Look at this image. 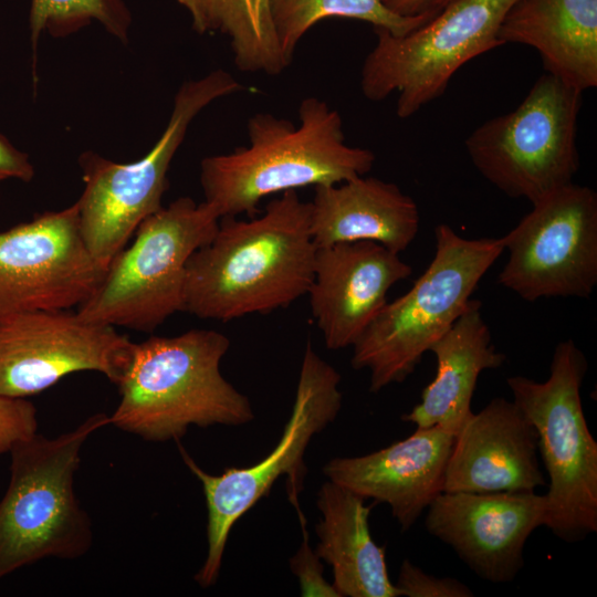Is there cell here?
<instances>
[{"label": "cell", "mask_w": 597, "mask_h": 597, "mask_svg": "<svg viewBox=\"0 0 597 597\" xmlns=\"http://www.w3.org/2000/svg\"><path fill=\"white\" fill-rule=\"evenodd\" d=\"M545 484L534 426L513 400L496 397L455 434L442 492H527Z\"/></svg>", "instance_id": "18"}, {"label": "cell", "mask_w": 597, "mask_h": 597, "mask_svg": "<svg viewBox=\"0 0 597 597\" xmlns=\"http://www.w3.org/2000/svg\"><path fill=\"white\" fill-rule=\"evenodd\" d=\"M587 366L584 353L567 339L556 345L545 381L506 379L513 401L535 428L548 473L544 526L567 543L597 532V442L580 398Z\"/></svg>", "instance_id": "6"}, {"label": "cell", "mask_w": 597, "mask_h": 597, "mask_svg": "<svg viewBox=\"0 0 597 597\" xmlns=\"http://www.w3.org/2000/svg\"><path fill=\"white\" fill-rule=\"evenodd\" d=\"M454 438L440 426L417 428L408 438L368 454L334 458L323 472L363 499L387 504L406 532L442 492Z\"/></svg>", "instance_id": "17"}, {"label": "cell", "mask_w": 597, "mask_h": 597, "mask_svg": "<svg viewBox=\"0 0 597 597\" xmlns=\"http://www.w3.org/2000/svg\"><path fill=\"white\" fill-rule=\"evenodd\" d=\"M34 168L29 156L17 149L4 136L0 135V181L19 179L30 181Z\"/></svg>", "instance_id": "29"}, {"label": "cell", "mask_w": 597, "mask_h": 597, "mask_svg": "<svg viewBox=\"0 0 597 597\" xmlns=\"http://www.w3.org/2000/svg\"><path fill=\"white\" fill-rule=\"evenodd\" d=\"M303 541L297 552L290 559V568L297 577L303 597H339L332 583L324 575L322 559L311 547L306 524L301 525Z\"/></svg>", "instance_id": "28"}, {"label": "cell", "mask_w": 597, "mask_h": 597, "mask_svg": "<svg viewBox=\"0 0 597 597\" xmlns=\"http://www.w3.org/2000/svg\"><path fill=\"white\" fill-rule=\"evenodd\" d=\"M38 432L36 409L25 398L0 395V455Z\"/></svg>", "instance_id": "27"}, {"label": "cell", "mask_w": 597, "mask_h": 597, "mask_svg": "<svg viewBox=\"0 0 597 597\" xmlns=\"http://www.w3.org/2000/svg\"><path fill=\"white\" fill-rule=\"evenodd\" d=\"M517 0H454L419 28L395 35L374 29L376 43L360 71V90L371 102L397 94L405 119L440 97L465 63L503 45L500 27Z\"/></svg>", "instance_id": "11"}, {"label": "cell", "mask_w": 597, "mask_h": 597, "mask_svg": "<svg viewBox=\"0 0 597 597\" xmlns=\"http://www.w3.org/2000/svg\"><path fill=\"white\" fill-rule=\"evenodd\" d=\"M399 596L407 597H472L473 591L462 582L439 578L425 573L410 561L404 559L397 584Z\"/></svg>", "instance_id": "26"}, {"label": "cell", "mask_w": 597, "mask_h": 597, "mask_svg": "<svg viewBox=\"0 0 597 597\" xmlns=\"http://www.w3.org/2000/svg\"><path fill=\"white\" fill-rule=\"evenodd\" d=\"M545 494L527 492H441L428 506L427 531L449 545L480 578L514 580L535 528L545 525Z\"/></svg>", "instance_id": "15"}, {"label": "cell", "mask_w": 597, "mask_h": 597, "mask_svg": "<svg viewBox=\"0 0 597 597\" xmlns=\"http://www.w3.org/2000/svg\"><path fill=\"white\" fill-rule=\"evenodd\" d=\"M219 221L210 203L189 197L161 207L139 224L76 313L93 323L155 331L184 311L187 263L213 238Z\"/></svg>", "instance_id": "7"}, {"label": "cell", "mask_w": 597, "mask_h": 597, "mask_svg": "<svg viewBox=\"0 0 597 597\" xmlns=\"http://www.w3.org/2000/svg\"><path fill=\"white\" fill-rule=\"evenodd\" d=\"M92 20L98 21L119 40H127L130 15L123 0H31L30 31L33 50L44 30L54 36H64Z\"/></svg>", "instance_id": "25"}, {"label": "cell", "mask_w": 597, "mask_h": 597, "mask_svg": "<svg viewBox=\"0 0 597 597\" xmlns=\"http://www.w3.org/2000/svg\"><path fill=\"white\" fill-rule=\"evenodd\" d=\"M350 490L327 480L318 490L321 520L314 549L333 572L339 597H399L387 570L385 548L369 530L373 505Z\"/></svg>", "instance_id": "22"}, {"label": "cell", "mask_w": 597, "mask_h": 597, "mask_svg": "<svg viewBox=\"0 0 597 597\" xmlns=\"http://www.w3.org/2000/svg\"><path fill=\"white\" fill-rule=\"evenodd\" d=\"M229 347L230 339L213 329L135 343L109 425L146 441L178 442L191 426L249 423V398L221 374Z\"/></svg>", "instance_id": "3"}, {"label": "cell", "mask_w": 597, "mask_h": 597, "mask_svg": "<svg viewBox=\"0 0 597 597\" xmlns=\"http://www.w3.org/2000/svg\"><path fill=\"white\" fill-rule=\"evenodd\" d=\"M583 94L545 72L516 108L467 137L475 169L503 193L531 203L574 182Z\"/></svg>", "instance_id": "10"}, {"label": "cell", "mask_w": 597, "mask_h": 597, "mask_svg": "<svg viewBox=\"0 0 597 597\" xmlns=\"http://www.w3.org/2000/svg\"><path fill=\"white\" fill-rule=\"evenodd\" d=\"M436 252L411 289L387 302L353 347L350 365L369 371V390L404 381L425 353L471 303L481 279L503 253L501 238L467 239L450 226L434 229Z\"/></svg>", "instance_id": "5"}, {"label": "cell", "mask_w": 597, "mask_h": 597, "mask_svg": "<svg viewBox=\"0 0 597 597\" xmlns=\"http://www.w3.org/2000/svg\"><path fill=\"white\" fill-rule=\"evenodd\" d=\"M244 90L218 69L185 82L174 98L168 124L153 148L133 163H115L95 153L80 157L84 190L76 201L80 231L95 261L107 269L139 224L157 212L167 172L193 118L213 101Z\"/></svg>", "instance_id": "9"}, {"label": "cell", "mask_w": 597, "mask_h": 597, "mask_svg": "<svg viewBox=\"0 0 597 597\" xmlns=\"http://www.w3.org/2000/svg\"><path fill=\"white\" fill-rule=\"evenodd\" d=\"M134 347L114 326L69 310L17 314L0 322V395L27 398L86 370L117 385Z\"/></svg>", "instance_id": "13"}, {"label": "cell", "mask_w": 597, "mask_h": 597, "mask_svg": "<svg viewBox=\"0 0 597 597\" xmlns=\"http://www.w3.org/2000/svg\"><path fill=\"white\" fill-rule=\"evenodd\" d=\"M410 274L399 253L376 242L317 248L307 295L325 346H353L388 302L389 290Z\"/></svg>", "instance_id": "16"}, {"label": "cell", "mask_w": 597, "mask_h": 597, "mask_svg": "<svg viewBox=\"0 0 597 597\" xmlns=\"http://www.w3.org/2000/svg\"><path fill=\"white\" fill-rule=\"evenodd\" d=\"M109 425L95 413L55 438L40 433L10 450V479L0 500V580L44 558L76 559L93 544V526L75 493L81 450Z\"/></svg>", "instance_id": "4"}, {"label": "cell", "mask_w": 597, "mask_h": 597, "mask_svg": "<svg viewBox=\"0 0 597 597\" xmlns=\"http://www.w3.org/2000/svg\"><path fill=\"white\" fill-rule=\"evenodd\" d=\"M190 13L192 27L199 33L210 31L208 0H177Z\"/></svg>", "instance_id": "31"}, {"label": "cell", "mask_w": 597, "mask_h": 597, "mask_svg": "<svg viewBox=\"0 0 597 597\" xmlns=\"http://www.w3.org/2000/svg\"><path fill=\"white\" fill-rule=\"evenodd\" d=\"M316 251L310 202L296 190L269 201L259 217H222L187 263L184 311L228 322L287 307L307 295Z\"/></svg>", "instance_id": "1"}, {"label": "cell", "mask_w": 597, "mask_h": 597, "mask_svg": "<svg viewBox=\"0 0 597 597\" xmlns=\"http://www.w3.org/2000/svg\"><path fill=\"white\" fill-rule=\"evenodd\" d=\"M454 0H381L391 12L401 17H433Z\"/></svg>", "instance_id": "30"}, {"label": "cell", "mask_w": 597, "mask_h": 597, "mask_svg": "<svg viewBox=\"0 0 597 597\" xmlns=\"http://www.w3.org/2000/svg\"><path fill=\"white\" fill-rule=\"evenodd\" d=\"M341 375L307 342L300 369L291 416L274 449L261 461L245 468H228L221 474L206 472L177 442L189 471L201 483L207 507V555L195 580L202 588L219 578L226 545L233 525L266 496L285 475L287 495L298 516V494L306 473L305 451L313 437L333 422L341 408Z\"/></svg>", "instance_id": "8"}, {"label": "cell", "mask_w": 597, "mask_h": 597, "mask_svg": "<svg viewBox=\"0 0 597 597\" xmlns=\"http://www.w3.org/2000/svg\"><path fill=\"white\" fill-rule=\"evenodd\" d=\"M300 124L256 113L247 124L249 144L200 164L205 201L220 218L258 212L262 199L303 187L336 185L367 175L376 160L346 143L341 114L310 96L298 106Z\"/></svg>", "instance_id": "2"}, {"label": "cell", "mask_w": 597, "mask_h": 597, "mask_svg": "<svg viewBox=\"0 0 597 597\" xmlns=\"http://www.w3.org/2000/svg\"><path fill=\"white\" fill-rule=\"evenodd\" d=\"M271 13L284 60L290 65L304 34L323 19L341 17L368 22L404 35L430 20V15L401 17L381 0H271Z\"/></svg>", "instance_id": "24"}, {"label": "cell", "mask_w": 597, "mask_h": 597, "mask_svg": "<svg viewBox=\"0 0 597 597\" xmlns=\"http://www.w3.org/2000/svg\"><path fill=\"white\" fill-rule=\"evenodd\" d=\"M429 352L437 359L436 376L423 389L421 401L402 415L401 420L417 428L440 426L457 434L472 415L471 400L480 374L505 362L504 354L492 344L481 303L472 300Z\"/></svg>", "instance_id": "21"}, {"label": "cell", "mask_w": 597, "mask_h": 597, "mask_svg": "<svg viewBox=\"0 0 597 597\" xmlns=\"http://www.w3.org/2000/svg\"><path fill=\"white\" fill-rule=\"evenodd\" d=\"M505 235L499 283L521 298L590 296L597 284V195L570 182L532 203Z\"/></svg>", "instance_id": "12"}, {"label": "cell", "mask_w": 597, "mask_h": 597, "mask_svg": "<svg viewBox=\"0 0 597 597\" xmlns=\"http://www.w3.org/2000/svg\"><path fill=\"white\" fill-rule=\"evenodd\" d=\"M499 38L533 48L546 73L582 92L597 86V0H517Z\"/></svg>", "instance_id": "20"}, {"label": "cell", "mask_w": 597, "mask_h": 597, "mask_svg": "<svg viewBox=\"0 0 597 597\" xmlns=\"http://www.w3.org/2000/svg\"><path fill=\"white\" fill-rule=\"evenodd\" d=\"M105 271L84 243L76 202L11 227L0 232V322L77 307Z\"/></svg>", "instance_id": "14"}, {"label": "cell", "mask_w": 597, "mask_h": 597, "mask_svg": "<svg viewBox=\"0 0 597 597\" xmlns=\"http://www.w3.org/2000/svg\"><path fill=\"white\" fill-rule=\"evenodd\" d=\"M310 222L317 248L371 241L400 253L417 237L420 216L416 201L396 184L365 175L314 187Z\"/></svg>", "instance_id": "19"}, {"label": "cell", "mask_w": 597, "mask_h": 597, "mask_svg": "<svg viewBox=\"0 0 597 597\" xmlns=\"http://www.w3.org/2000/svg\"><path fill=\"white\" fill-rule=\"evenodd\" d=\"M208 4L210 31L230 38L237 69L273 76L289 66L276 36L271 0H208Z\"/></svg>", "instance_id": "23"}]
</instances>
